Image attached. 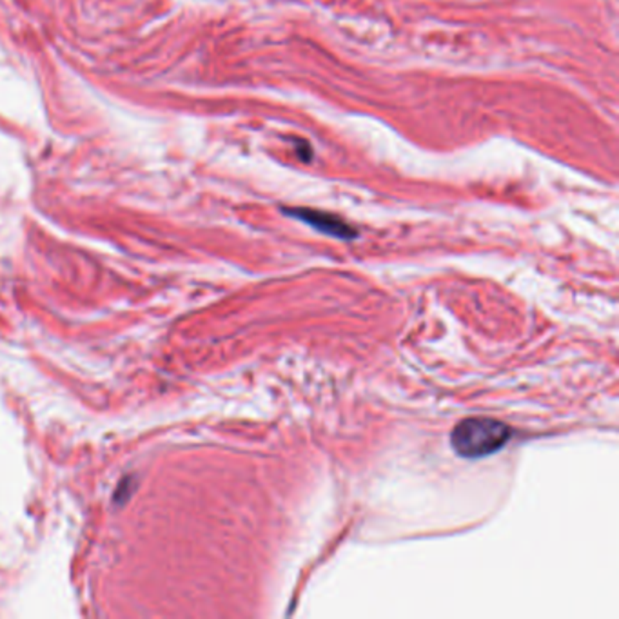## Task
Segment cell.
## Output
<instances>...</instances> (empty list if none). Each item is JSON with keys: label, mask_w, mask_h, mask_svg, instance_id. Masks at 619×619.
<instances>
[{"label": "cell", "mask_w": 619, "mask_h": 619, "mask_svg": "<svg viewBox=\"0 0 619 619\" xmlns=\"http://www.w3.org/2000/svg\"><path fill=\"white\" fill-rule=\"evenodd\" d=\"M283 213L287 217H292L296 220H300V222L307 224L316 231L338 238V240H354L358 236V231L351 224H347L343 218L336 217L333 213H325V211L309 207H283Z\"/></svg>", "instance_id": "obj_2"}, {"label": "cell", "mask_w": 619, "mask_h": 619, "mask_svg": "<svg viewBox=\"0 0 619 619\" xmlns=\"http://www.w3.org/2000/svg\"><path fill=\"white\" fill-rule=\"evenodd\" d=\"M512 438V429L494 418L472 416L457 421L450 432V447L465 460L496 454Z\"/></svg>", "instance_id": "obj_1"}, {"label": "cell", "mask_w": 619, "mask_h": 619, "mask_svg": "<svg viewBox=\"0 0 619 619\" xmlns=\"http://www.w3.org/2000/svg\"><path fill=\"white\" fill-rule=\"evenodd\" d=\"M296 143V155L300 157L301 162H311V158H313V149H311L309 142H305V140H295Z\"/></svg>", "instance_id": "obj_3"}]
</instances>
